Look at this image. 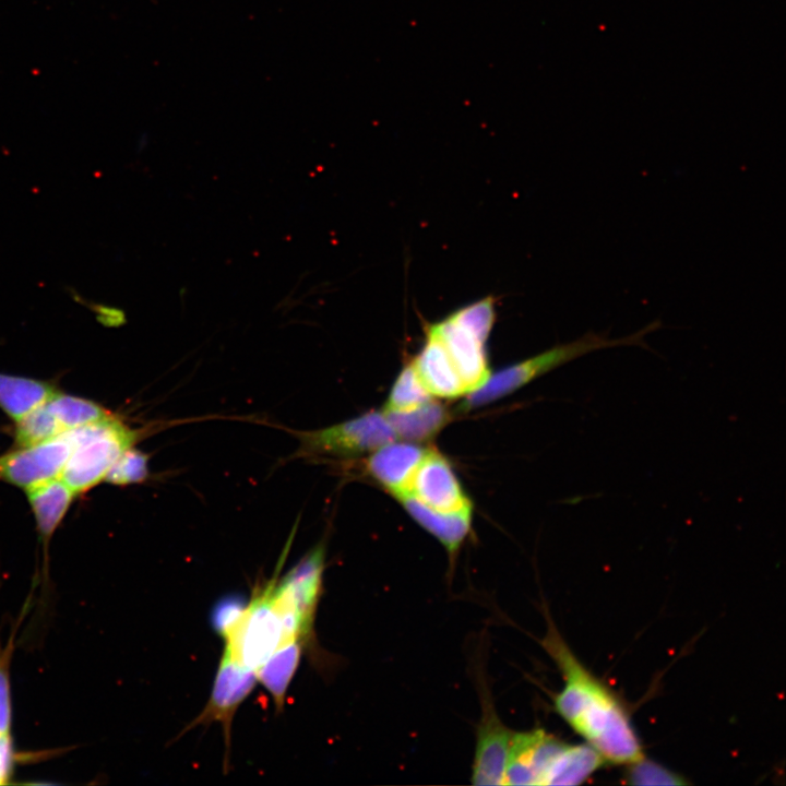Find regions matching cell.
<instances>
[{"mask_svg": "<svg viewBox=\"0 0 786 786\" xmlns=\"http://www.w3.org/2000/svg\"><path fill=\"white\" fill-rule=\"evenodd\" d=\"M75 432L74 448L59 476L75 495L104 480L117 458L141 437L140 430L115 415L76 428Z\"/></svg>", "mask_w": 786, "mask_h": 786, "instance_id": "obj_5", "label": "cell"}, {"mask_svg": "<svg viewBox=\"0 0 786 786\" xmlns=\"http://www.w3.org/2000/svg\"><path fill=\"white\" fill-rule=\"evenodd\" d=\"M480 690L481 713L476 731L472 783L474 785H504L513 730L500 719L490 692L484 687Z\"/></svg>", "mask_w": 786, "mask_h": 786, "instance_id": "obj_10", "label": "cell"}, {"mask_svg": "<svg viewBox=\"0 0 786 786\" xmlns=\"http://www.w3.org/2000/svg\"><path fill=\"white\" fill-rule=\"evenodd\" d=\"M248 605L249 600L242 594L224 595L211 609L212 629L226 641L242 620Z\"/></svg>", "mask_w": 786, "mask_h": 786, "instance_id": "obj_24", "label": "cell"}, {"mask_svg": "<svg viewBox=\"0 0 786 786\" xmlns=\"http://www.w3.org/2000/svg\"><path fill=\"white\" fill-rule=\"evenodd\" d=\"M293 433L299 443L294 457L350 458L371 453L381 445L397 440L384 414L376 410L330 427Z\"/></svg>", "mask_w": 786, "mask_h": 786, "instance_id": "obj_7", "label": "cell"}, {"mask_svg": "<svg viewBox=\"0 0 786 786\" xmlns=\"http://www.w3.org/2000/svg\"><path fill=\"white\" fill-rule=\"evenodd\" d=\"M76 439L75 429L0 456V480L25 490L58 478Z\"/></svg>", "mask_w": 786, "mask_h": 786, "instance_id": "obj_9", "label": "cell"}, {"mask_svg": "<svg viewBox=\"0 0 786 786\" xmlns=\"http://www.w3.org/2000/svg\"><path fill=\"white\" fill-rule=\"evenodd\" d=\"M47 561L48 544L75 493L58 477L26 490Z\"/></svg>", "mask_w": 786, "mask_h": 786, "instance_id": "obj_16", "label": "cell"}, {"mask_svg": "<svg viewBox=\"0 0 786 786\" xmlns=\"http://www.w3.org/2000/svg\"><path fill=\"white\" fill-rule=\"evenodd\" d=\"M13 636L5 646L0 645V734L11 735L12 701L10 683V660L13 652Z\"/></svg>", "mask_w": 786, "mask_h": 786, "instance_id": "obj_26", "label": "cell"}, {"mask_svg": "<svg viewBox=\"0 0 786 786\" xmlns=\"http://www.w3.org/2000/svg\"><path fill=\"white\" fill-rule=\"evenodd\" d=\"M426 452L427 449L415 442L394 440L370 453L367 472L396 498L408 492L412 478Z\"/></svg>", "mask_w": 786, "mask_h": 786, "instance_id": "obj_13", "label": "cell"}, {"mask_svg": "<svg viewBox=\"0 0 786 786\" xmlns=\"http://www.w3.org/2000/svg\"><path fill=\"white\" fill-rule=\"evenodd\" d=\"M495 321V299L486 297L427 325L426 330L432 333L446 350L467 394L479 388L490 376L486 343Z\"/></svg>", "mask_w": 786, "mask_h": 786, "instance_id": "obj_4", "label": "cell"}, {"mask_svg": "<svg viewBox=\"0 0 786 786\" xmlns=\"http://www.w3.org/2000/svg\"><path fill=\"white\" fill-rule=\"evenodd\" d=\"M382 413L397 439L415 443L433 438L451 419L445 406L433 400L412 409Z\"/></svg>", "mask_w": 786, "mask_h": 786, "instance_id": "obj_17", "label": "cell"}, {"mask_svg": "<svg viewBox=\"0 0 786 786\" xmlns=\"http://www.w3.org/2000/svg\"><path fill=\"white\" fill-rule=\"evenodd\" d=\"M286 641L271 581L249 600L242 620L226 640V647L242 665L257 671Z\"/></svg>", "mask_w": 786, "mask_h": 786, "instance_id": "obj_8", "label": "cell"}, {"mask_svg": "<svg viewBox=\"0 0 786 786\" xmlns=\"http://www.w3.org/2000/svg\"><path fill=\"white\" fill-rule=\"evenodd\" d=\"M407 493L439 512L472 511V503L451 464L436 450H427L412 478Z\"/></svg>", "mask_w": 786, "mask_h": 786, "instance_id": "obj_12", "label": "cell"}, {"mask_svg": "<svg viewBox=\"0 0 786 786\" xmlns=\"http://www.w3.org/2000/svg\"><path fill=\"white\" fill-rule=\"evenodd\" d=\"M628 782L634 785H680L686 782L664 766L644 758L629 764Z\"/></svg>", "mask_w": 786, "mask_h": 786, "instance_id": "obj_25", "label": "cell"}, {"mask_svg": "<svg viewBox=\"0 0 786 786\" xmlns=\"http://www.w3.org/2000/svg\"><path fill=\"white\" fill-rule=\"evenodd\" d=\"M46 404L64 431L100 421L112 415L93 401L60 392L48 398Z\"/></svg>", "mask_w": 786, "mask_h": 786, "instance_id": "obj_20", "label": "cell"}, {"mask_svg": "<svg viewBox=\"0 0 786 786\" xmlns=\"http://www.w3.org/2000/svg\"><path fill=\"white\" fill-rule=\"evenodd\" d=\"M432 400L412 361L397 376L383 410H407Z\"/></svg>", "mask_w": 786, "mask_h": 786, "instance_id": "obj_22", "label": "cell"}, {"mask_svg": "<svg viewBox=\"0 0 786 786\" xmlns=\"http://www.w3.org/2000/svg\"><path fill=\"white\" fill-rule=\"evenodd\" d=\"M303 642L293 639L282 643L257 669V678L272 695L277 708L285 702L288 686L298 668Z\"/></svg>", "mask_w": 786, "mask_h": 786, "instance_id": "obj_18", "label": "cell"}, {"mask_svg": "<svg viewBox=\"0 0 786 786\" xmlns=\"http://www.w3.org/2000/svg\"><path fill=\"white\" fill-rule=\"evenodd\" d=\"M148 474V455L131 446L117 458L104 480L116 486H128L146 480Z\"/></svg>", "mask_w": 786, "mask_h": 786, "instance_id": "obj_23", "label": "cell"}, {"mask_svg": "<svg viewBox=\"0 0 786 786\" xmlns=\"http://www.w3.org/2000/svg\"><path fill=\"white\" fill-rule=\"evenodd\" d=\"M15 754L11 735L0 734V785H5L12 777Z\"/></svg>", "mask_w": 786, "mask_h": 786, "instance_id": "obj_27", "label": "cell"}, {"mask_svg": "<svg viewBox=\"0 0 786 786\" xmlns=\"http://www.w3.org/2000/svg\"><path fill=\"white\" fill-rule=\"evenodd\" d=\"M257 681L255 671L242 665L225 646L210 700L189 728L219 722L224 728L226 745H229L231 719Z\"/></svg>", "mask_w": 786, "mask_h": 786, "instance_id": "obj_11", "label": "cell"}, {"mask_svg": "<svg viewBox=\"0 0 786 786\" xmlns=\"http://www.w3.org/2000/svg\"><path fill=\"white\" fill-rule=\"evenodd\" d=\"M325 547L318 544L309 550L277 583L272 580V595L282 617L286 640L307 643L313 635L318 603L323 591Z\"/></svg>", "mask_w": 786, "mask_h": 786, "instance_id": "obj_6", "label": "cell"}, {"mask_svg": "<svg viewBox=\"0 0 786 786\" xmlns=\"http://www.w3.org/2000/svg\"><path fill=\"white\" fill-rule=\"evenodd\" d=\"M604 763L587 743H568L543 728L513 730L504 785H577Z\"/></svg>", "mask_w": 786, "mask_h": 786, "instance_id": "obj_2", "label": "cell"}, {"mask_svg": "<svg viewBox=\"0 0 786 786\" xmlns=\"http://www.w3.org/2000/svg\"><path fill=\"white\" fill-rule=\"evenodd\" d=\"M66 432L48 405L43 403L16 421L14 442L17 448L35 445Z\"/></svg>", "mask_w": 786, "mask_h": 786, "instance_id": "obj_21", "label": "cell"}, {"mask_svg": "<svg viewBox=\"0 0 786 786\" xmlns=\"http://www.w3.org/2000/svg\"><path fill=\"white\" fill-rule=\"evenodd\" d=\"M412 364L432 396L455 398L467 394L466 388L443 345L427 330L425 344Z\"/></svg>", "mask_w": 786, "mask_h": 786, "instance_id": "obj_14", "label": "cell"}, {"mask_svg": "<svg viewBox=\"0 0 786 786\" xmlns=\"http://www.w3.org/2000/svg\"><path fill=\"white\" fill-rule=\"evenodd\" d=\"M403 508L425 531L446 550L453 561L471 533L472 511L443 513L422 504L410 493L396 497Z\"/></svg>", "mask_w": 786, "mask_h": 786, "instance_id": "obj_15", "label": "cell"}, {"mask_svg": "<svg viewBox=\"0 0 786 786\" xmlns=\"http://www.w3.org/2000/svg\"><path fill=\"white\" fill-rule=\"evenodd\" d=\"M545 614L548 627L540 644L564 681L553 698L556 712L605 762L631 764L643 759L642 746L621 702L575 657Z\"/></svg>", "mask_w": 786, "mask_h": 786, "instance_id": "obj_1", "label": "cell"}, {"mask_svg": "<svg viewBox=\"0 0 786 786\" xmlns=\"http://www.w3.org/2000/svg\"><path fill=\"white\" fill-rule=\"evenodd\" d=\"M57 392L49 382L0 372V407L15 421Z\"/></svg>", "mask_w": 786, "mask_h": 786, "instance_id": "obj_19", "label": "cell"}, {"mask_svg": "<svg viewBox=\"0 0 786 786\" xmlns=\"http://www.w3.org/2000/svg\"><path fill=\"white\" fill-rule=\"evenodd\" d=\"M662 327L660 320L622 337L611 338L608 332L588 331L579 338L557 344L551 348L508 366L493 374L476 390L468 393L460 409L472 410L502 398L549 371L590 353L619 346H638L651 350L645 336Z\"/></svg>", "mask_w": 786, "mask_h": 786, "instance_id": "obj_3", "label": "cell"}]
</instances>
